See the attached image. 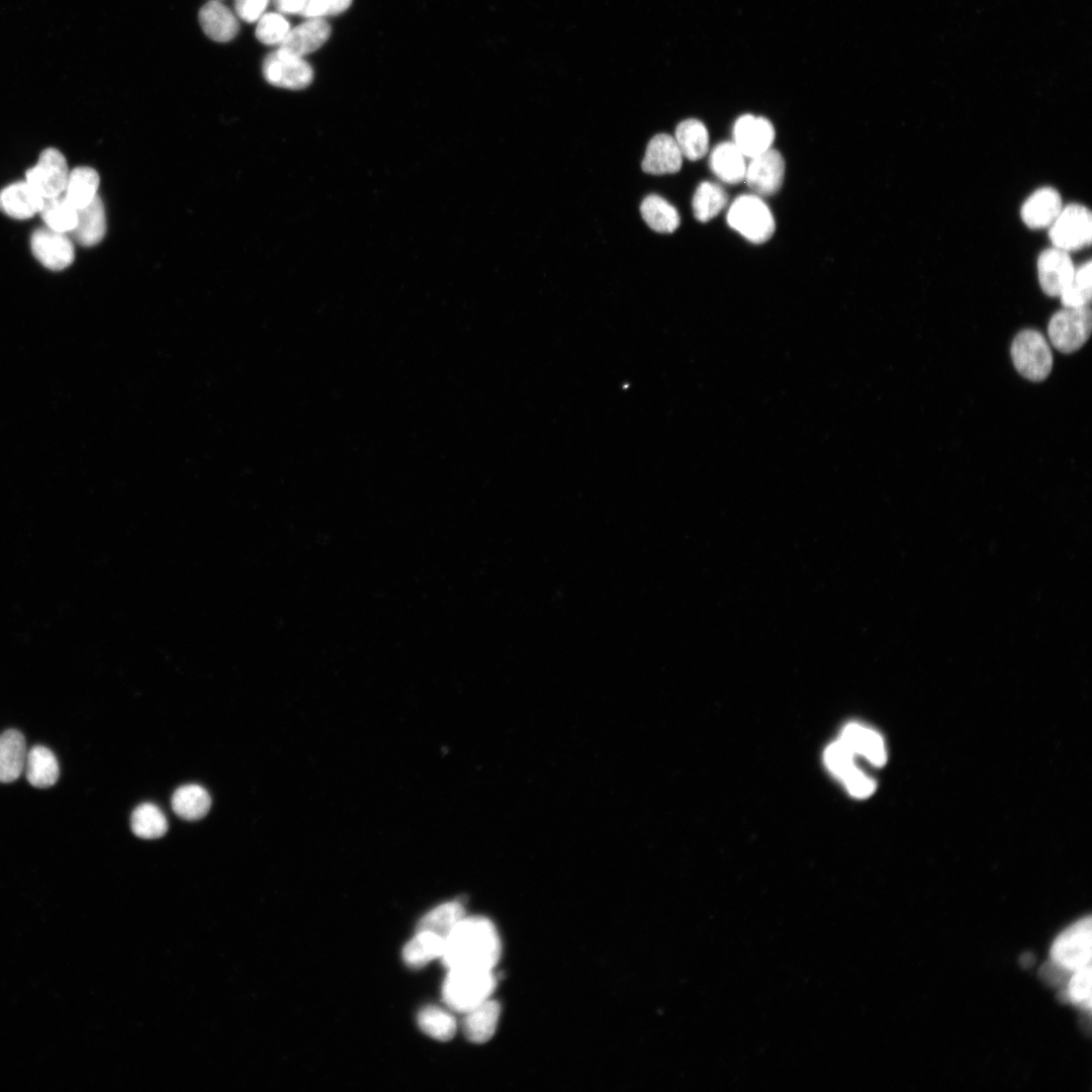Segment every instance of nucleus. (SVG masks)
Wrapping results in <instances>:
<instances>
[{"mask_svg":"<svg viewBox=\"0 0 1092 1092\" xmlns=\"http://www.w3.org/2000/svg\"><path fill=\"white\" fill-rule=\"evenodd\" d=\"M500 951L499 936L492 922L482 916H465L446 937L441 959L448 970H493Z\"/></svg>","mask_w":1092,"mask_h":1092,"instance_id":"nucleus-1","label":"nucleus"},{"mask_svg":"<svg viewBox=\"0 0 1092 1092\" xmlns=\"http://www.w3.org/2000/svg\"><path fill=\"white\" fill-rule=\"evenodd\" d=\"M495 983L492 970L450 969L442 989L443 1000L451 1010L466 1013L490 998Z\"/></svg>","mask_w":1092,"mask_h":1092,"instance_id":"nucleus-2","label":"nucleus"},{"mask_svg":"<svg viewBox=\"0 0 1092 1092\" xmlns=\"http://www.w3.org/2000/svg\"><path fill=\"white\" fill-rule=\"evenodd\" d=\"M727 222L754 244L766 242L776 230L768 206L754 194L740 195L733 201L727 213Z\"/></svg>","mask_w":1092,"mask_h":1092,"instance_id":"nucleus-3","label":"nucleus"},{"mask_svg":"<svg viewBox=\"0 0 1092 1092\" xmlns=\"http://www.w3.org/2000/svg\"><path fill=\"white\" fill-rule=\"evenodd\" d=\"M1016 370L1031 381L1044 380L1053 367V354L1044 337L1035 330L1017 334L1011 345Z\"/></svg>","mask_w":1092,"mask_h":1092,"instance_id":"nucleus-4","label":"nucleus"},{"mask_svg":"<svg viewBox=\"0 0 1092 1092\" xmlns=\"http://www.w3.org/2000/svg\"><path fill=\"white\" fill-rule=\"evenodd\" d=\"M1091 329L1092 314L1089 305L1064 307L1052 315L1048 335L1057 350L1072 353L1087 342Z\"/></svg>","mask_w":1092,"mask_h":1092,"instance_id":"nucleus-5","label":"nucleus"},{"mask_svg":"<svg viewBox=\"0 0 1092 1092\" xmlns=\"http://www.w3.org/2000/svg\"><path fill=\"white\" fill-rule=\"evenodd\" d=\"M1091 956L1090 916L1078 920L1061 932L1051 947V960L1070 973L1090 965Z\"/></svg>","mask_w":1092,"mask_h":1092,"instance_id":"nucleus-6","label":"nucleus"},{"mask_svg":"<svg viewBox=\"0 0 1092 1092\" xmlns=\"http://www.w3.org/2000/svg\"><path fill=\"white\" fill-rule=\"evenodd\" d=\"M1049 235L1054 247L1067 252L1089 246L1092 237L1091 211L1079 203L1063 207L1050 225Z\"/></svg>","mask_w":1092,"mask_h":1092,"instance_id":"nucleus-7","label":"nucleus"},{"mask_svg":"<svg viewBox=\"0 0 1092 1092\" xmlns=\"http://www.w3.org/2000/svg\"><path fill=\"white\" fill-rule=\"evenodd\" d=\"M262 73L273 86L298 90L307 87L313 79L311 66L302 59L281 49L269 54L263 61Z\"/></svg>","mask_w":1092,"mask_h":1092,"instance_id":"nucleus-8","label":"nucleus"},{"mask_svg":"<svg viewBox=\"0 0 1092 1092\" xmlns=\"http://www.w3.org/2000/svg\"><path fill=\"white\" fill-rule=\"evenodd\" d=\"M68 165L63 154L48 148L41 152L37 163L25 174V181L44 199L62 195L68 177Z\"/></svg>","mask_w":1092,"mask_h":1092,"instance_id":"nucleus-9","label":"nucleus"},{"mask_svg":"<svg viewBox=\"0 0 1092 1092\" xmlns=\"http://www.w3.org/2000/svg\"><path fill=\"white\" fill-rule=\"evenodd\" d=\"M30 247L38 262L53 271L67 268L75 258L74 245L70 238L47 226L32 233Z\"/></svg>","mask_w":1092,"mask_h":1092,"instance_id":"nucleus-10","label":"nucleus"},{"mask_svg":"<svg viewBox=\"0 0 1092 1092\" xmlns=\"http://www.w3.org/2000/svg\"><path fill=\"white\" fill-rule=\"evenodd\" d=\"M785 175V161L775 149L751 158L746 166L744 180L757 196H769L782 187Z\"/></svg>","mask_w":1092,"mask_h":1092,"instance_id":"nucleus-11","label":"nucleus"},{"mask_svg":"<svg viewBox=\"0 0 1092 1092\" xmlns=\"http://www.w3.org/2000/svg\"><path fill=\"white\" fill-rule=\"evenodd\" d=\"M1075 272L1069 252L1053 247L1043 250L1037 259L1038 281L1049 296H1060Z\"/></svg>","mask_w":1092,"mask_h":1092,"instance_id":"nucleus-12","label":"nucleus"},{"mask_svg":"<svg viewBox=\"0 0 1092 1092\" xmlns=\"http://www.w3.org/2000/svg\"><path fill=\"white\" fill-rule=\"evenodd\" d=\"M733 139L734 145L744 157L753 158L770 149L775 140V128L764 117L745 114L736 120Z\"/></svg>","mask_w":1092,"mask_h":1092,"instance_id":"nucleus-13","label":"nucleus"},{"mask_svg":"<svg viewBox=\"0 0 1092 1092\" xmlns=\"http://www.w3.org/2000/svg\"><path fill=\"white\" fill-rule=\"evenodd\" d=\"M839 740L856 756L864 757L875 766H883L888 759L885 741L876 730L858 723H849L841 731Z\"/></svg>","mask_w":1092,"mask_h":1092,"instance_id":"nucleus-14","label":"nucleus"},{"mask_svg":"<svg viewBox=\"0 0 1092 1092\" xmlns=\"http://www.w3.org/2000/svg\"><path fill=\"white\" fill-rule=\"evenodd\" d=\"M1062 208L1061 194L1053 187H1041L1024 201L1020 216L1028 228L1043 229L1055 221Z\"/></svg>","mask_w":1092,"mask_h":1092,"instance_id":"nucleus-15","label":"nucleus"},{"mask_svg":"<svg viewBox=\"0 0 1092 1092\" xmlns=\"http://www.w3.org/2000/svg\"><path fill=\"white\" fill-rule=\"evenodd\" d=\"M681 164L682 156L674 138L659 133L649 141L641 167L645 173L663 175L678 172Z\"/></svg>","mask_w":1092,"mask_h":1092,"instance_id":"nucleus-16","label":"nucleus"},{"mask_svg":"<svg viewBox=\"0 0 1092 1092\" xmlns=\"http://www.w3.org/2000/svg\"><path fill=\"white\" fill-rule=\"evenodd\" d=\"M331 26L324 18H308L290 28L279 49L303 57L320 49L330 37Z\"/></svg>","mask_w":1092,"mask_h":1092,"instance_id":"nucleus-17","label":"nucleus"},{"mask_svg":"<svg viewBox=\"0 0 1092 1092\" xmlns=\"http://www.w3.org/2000/svg\"><path fill=\"white\" fill-rule=\"evenodd\" d=\"M198 20L204 33L214 41L226 42L239 32L235 14L218 0H210L199 10Z\"/></svg>","mask_w":1092,"mask_h":1092,"instance_id":"nucleus-18","label":"nucleus"},{"mask_svg":"<svg viewBox=\"0 0 1092 1092\" xmlns=\"http://www.w3.org/2000/svg\"><path fill=\"white\" fill-rule=\"evenodd\" d=\"M43 198L25 181L0 191V210L10 217L26 219L39 212Z\"/></svg>","mask_w":1092,"mask_h":1092,"instance_id":"nucleus-19","label":"nucleus"},{"mask_svg":"<svg viewBox=\"0 0 1092 1092\" xmlns=\"http://www.w3.org/2000/svg\"><path fill=\"white\" fill-rule=\"evenodd\" d=\"M462 1022L465 1036L472 1042L483 1043L493 1035L500 1015V1006L491 998L464 1013Z\"/></svg>","mask_w":1092,"mask_h":1092,"instance_id":"nucleus-20","label":"nucleus"},{"mask_svg":"<svg viewBox=\"0 0 1092 1092\" xmlns=\"http://www.w3.org/2000/svg\"><path fill=\"white\" fill-rule=\"evenodd\" d=\"M26 744L23 734L8 729L0 735V782L10 783L19 778L25 767Z\"/></svg>","mask_w":1092,"mask_h":1092,"instance_id":"nucleus-21","label":"nucleus"},{"mask_svg":"<svg viewBox=\"0 0 1092 1092\" xmlns=\"http://www.w3.org/2000/svg\"><path fill=\"white\" fill-rule=\"evenodd\" d=\"M105 232V210L97 195L87 206L77 210V223L70 234L78 244L92 247L101 242Z\"/></svg>","mask_w":1092,"mask_h":1092,"instance_id":"nucleus-22","label":"nucleus"},{"mask_svg":"<svg viewBox=\"0 0 1092 1092\" xmlns=\"http://www.w3.org/2000/svg\"><path fill=\"white\" fill-rule=\"evenodd\" d=\"M710 167L713 173L727 184H737L745 178L744 156L732 142L721 143L713 149Z\"/></svg>","mask_w":1092,"mask_h":1092,"instance_id":"nucleus-23","label":"nucleus"},{"mask_svg":"<svg viewBox=\"0 0 1092 1092\" xmlns=\"http://www.w3.org/2000/svg\"><path fill=\"white\" fill-rule=\"evenodd\" d=\"M25 774L33 787L43 789L53 786L60 775L57 757L46 746H33L26 755Z\"/></svg>","mask_w":1092,"mask_h":1092,"instance_id":"nucleus-24","label":"nucleus"},{"mask_svg":"<svg viewBox=\"0 0 1092 1092\" xmlns=\"http://www.w3.org/2000/svg\"><path fill=\"white\" fill-rule=\"evenodd\" d=\"M99 175L90 167H77L69 173L63 193L66 200L77 210L87 206L97 196Z\"/></svg>","mask_w":1092,"mask_h":1092,"instance_id":"nucleus-25","label":"nucleus"},{"mask_svg":"<svg viewBox=\"0 0 1092 1092\" xmlns=\"http://www.w3.org/2000/svg\"><path fill=\"white\" fill-rule=\"evenodd\" d=\"M172 809L182 819L198 820L204 817L211 805L207 791L199 785L179 787L172 796Z\"/></svg>","mask_w":1092,"mask_h":1092,"instance_id":"nucleus-26","label":"nucleus"},{"mask_svg":"<svg viewBox=\"0 0 1092 1092\" xmlns=\"http://www.w3.org/2000/svg\"><path fill=\"white\" fill-rule=\"evenodd\" d=\"M465 916V910L460 902H447L424 915L417 925V932L428 931L446 939Z\"/></svg>","mask_w":1092,"mask_h":1092,"instance_id":"nucleus-27","label":"nucleus"},{"mask_svg":"<svg viewBox=\"0 0 1092 1092\" xmlns=\"http://www.w3.org/2000/svg\"><path fill=\"white\" fill-rule=\"evenodd\" d=\"M640 212L648 226L657 233H673L680 222L676 208L656 194L643 199Z\"/></svg>","mask_w":1092,"mask_h":1092,"instance_id":"nucleus-28","label":"nucleus"},{"mask_svg":"<svg viewBox=\"0 0 1092 1092\" xmlns=\"http://www.w3.org/2000/svg\"><path fill=\"white\" fill-rule=\"evenodd\" d=\"M674 140L681 156L690 161L702 159L709 149V133L703 122L686 119L677 124Z\"/></svg>","mask_w":1092,"mask_h":1092,"instance_id":"nucleus-29","label":"nucleus"},{"mask_svg":"<svg viewBox=\"0 0 1092 1092\" xmlns=\"http://www.w3.org/2000/svg\"><path fill=\"white\" fill-rule=\"evenodd\" d=\"M445 939L428 931H418L404 945L402 958L406 966L420 969L429 962L441 958Z\"/></svg>","mask_w":1092,"mask_h":1092,"instance_id":"nucleus-30","label":"nucleus"},{"mask_svg":"<svg viewBox=\"0 0 1092 1092\" xmlns=\"http://www.w3.org/2000/svg\"><path fill=\"white\" fill-rule=\"evenodd\" d=\"M130 825L132 832L145 839L159 838L168 829L166 816L152 803L141 804L133 810Z\"/></svg>","mask_w":1092,"mask_h":1092,"instance_id":"nucleus-31","label":"nucleus"},{"mask_svg":"<svg viewBox=\"0 0 1092 1092\" xmlns=\"http://www.w3.org/2000/svg\"><path fill=\"white\" fill-rule=\"evenodd\" d=\"M727 200V194L721 186L713 182H702L693 197L694 215L702 222L709 221L726 206Z\"/></svg>","mask_w":1092,"mask_h":1092,"instance_id":"nucleus-32","label":"nucleus"},{"mask_svg":"<svg viewBox=\"0 0 1092 1092\" xmlns=\"http://www.w3.org/2000/svg\"><path fill=\"white\" fill-rule=\"evenodd\" d=\"M46 226L63 234H70L77 223V209L64 197L44 198L39 211Z\"/></svg>","mask_w":1092,"mask_h":1092,"instance_id":"nucleus-33","label":"nucleus"},{"mask_svg":"<svg viewBox=\"0 0 1092 1092\" xmlns=\"http://www.w3.org/2000/svg\"><path fill=\"white\" fill-rule=\"evenodd\" d=\"M418 1024L426 1034L441 1041L450 1040L457 1029L454 1016L438 1006L423 1008L418 1014Z\"/></svg>","mask_w":1092,"mask_h":1092,"instance_id":"nucleus-34","label":"nucleus"},{"mask_svg":"<svg viewBox=\"0 0 1092 1092\" xmlns=\"http://www.w3.org/2000/svg\"><path fill=\"white\" fill-rule=\"evenodd\" d=\"M1092 296V264L1087 261L1075 268L1074 275L1060 294L1064 307H1081L1089 305Z\"/></svg>","mask_w":1092,"mask_h":1092,"instance_id":"nucleus-35","label":"nucleus"},{"mask_svg":"<svg viewBox=\"0 0 1092 1092\" xmlns=\"http://www.w3.org/2000/svg\"><path fill=\"white\" fill-rule=\"evenodd\" d=\"M1061 997L1086 1011L1091 1009V966L1073 972Z\"/></svg>","mask_w":1092,"mask_h":1092,"instance_id":"nucleus-36","label":"nucleus"},{"mask_svg":"<svg viewBox=\"0 0 1092 1092\" xmlns=\"http://www.w3.org/2000/svg\"><path fill=\"white\" fill-rule=\"evenodd\" d=\"M290 30V24L280 13L263 14L257 23L255 34L265 44H280Z\"/></svg>","mask_w":1092,"mask_h":1092,"instance_id":"nucleus-37","label":"nucleus"},{"mask_svg":"<svg viewBox=\"0 0 1092 1092\" xmlns=\"http://www.w3.org/2000/svg\"><path fill=\"white\" fill-rule=\"evenodd\" d=\"M855 755L839 739L829 744L824 752L826 767L840 780L856 767Z\"/></svg>","mask_w":1092,"mask_h":1092,"instance_id":"nucleus-38","label":"nucleus"},{"mask_svg":"<svg viewBox=\"0 0 1092 1092\" xmlns=\"http://www.w3.org/2000/svg\"><path fill=\"white\" fill-rule=\"evenodd\" d=\"M352 0H306L300 15L306 18H323L346 11Z\"/></svg>","mask_w":1092,"mask_h":1092,"instance_id":"nucleus-39","label":"nucleus"},{"mask_svg":"<svg viewBox=\"0 0 1092 1092\" xmlns=\"http://www.w3.org/2000/svg\"><path fill=\"white\" fill-rule=\"evenodd\" d=\"M847 792L854 798L866 799L876 791V782L857 766L841 779Z\"/></svg>","mask_w":1092,"mask_h":1092,"instance_id":"nucleus-40","label":"nucleus"},{"mask_svg":"<svg viewBox=\"0 0 1092 1092\" xmlns=\"http://www.w3.org/2000/svg\"><path fill=\"white\" fill-rule=\"evenodd\" d=\"M269 0H235L237 15L248 23L258 21L264 14Z\"/></svg>","mask_w":1092,"mask_h":1092,"instance_id":"nucleus-41","label":"nucleus"},{"mask_svg":"<svg viewBox=\"0 0 1092 1092\" xmlns=\"http://www.w3.org/2000/svg\"><path fill=\"white\" fill-rule=\"evenodd\" d=\"M1041 979L1052 987H1061L1068 982V975L1072 974L1050 960L1039 971Z\"/></svg>","mask_w":1092,"mask_h":1092,"instance_id":"nucleus-42","label":"nucleus"},{"mask_svg":"<svg viewBox=\"0 0 1092 1092\" xmlns=\"http://www.w3.org/2000/svg\"><path fill=\"white\" fill-rule=\"evenodd\" d=\"M277 10L285 14H299L306 0H273Z\"/></svg>","mask_w":1092,"mask_h":1092,"instance_id":"nucleus-43","label":"nucleus"}]
</instances>
